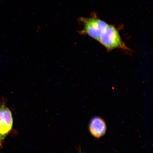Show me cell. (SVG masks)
Segmentation results:
<instances>
[{"label":"cell","mask_w":153,"mask_h":153,"mask_svg":"<svg viewBox=\"0 0 153 153\" xmlns=\"http://www.w3.org/2000/svg\"><path fill=\"white\" fill-rule=\"evenodd\" d=\"M89 130L91 135L99 138L105 135L106 131V124L104 120L98 117L92 118L90 122Z\"/></svg>","instance_id":"277c9868"},{"label":"cell","mask_w":153,"mask_h":153,"mask_svg":"<svg viewBox=\"0 0 153 153\" xmlns=\"http://www.w3.org/2000/svg\"><path fill=\"white\" fill-rule=\"evenodd\" d=\"M13 120L12 113L4 103L0 104V149L4 141L12 128Z\"/></svg>","instance_id":"3957f363"},{"label":"cell","mask_w":153,"mask_h":153,"mask_svg":"<svg viewBox=\"0 0 153 153\" xmlns=\"http://www.w3.org/2000/svg\"><path fill=\"white\" fill-rule=\"evenodd\" d=\"M99 42L108 51L120 49L130 51V49L122 41L117 29L112 25H108L101 34Z\"/></svg>","instance_id":"6da1fadb"},{"label":"cell","mask_w":153,"mask_h":153,"mask_svg":"<svg viewBox=\"0 0 153 153\" xmlns=\"http://www.w3.org/2000/svg\"><path fill=\"white\" fill-rule=\"evenodd\" d=\"M79 20L83 24V27L79 31V33L89 36L98 42L101 34L108 25L96 16L88 18H81Z\"/></svg>","instance_id":"7a4b0ae2"}]
</instances>
